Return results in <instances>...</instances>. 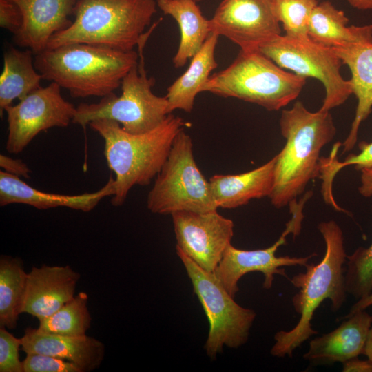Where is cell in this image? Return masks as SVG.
Listing matches in <instances>:
<instances>
[{
    "label": "cell",
    "instance_id": "52a82bcc",
    "mask_svg": "<svg viewBox=\"0 0 372 372\" xmlns=\"http://www.w3.org/2000/svg\"><path fill=\"white\" fill-rule=\"evenodd\" d=\"M154 28L145 32L138 43V61L123 79L121 94L117 96L112 92L96 103H81L72 123L85 129L92 121L110 119L127 132L141 134L156 127L171 114L166 96L153 93L155 79L148 77L144 69L143 49Z\"/></svg>",
    "mask_w": 372,
    "mask_h": 372
},
{
    "label": "cell",
    "instance_id": "f546056e",
    "mask_svg": "<svg viewBox=\"0 0 372 372\" xmlns=\"http://www.w3.org/2000/svg\"><path fill=\"white\" fill-rule=\"evenodd\" d=\"M318 0H272L274 14L285 35L296 38L309 37L308 25Z\"/></svg>",
    "mask_w": 372,
    "mask_h": 372
},
{
    "label": "cell",
    "instance_id": "83f0119b",
    "mask_svg": "<svg viewBox=\"0 0 372 372\" xmlns=\"http://www.w3.org/2000/svg\"><path fill=\"white\" fill-rule=\"evenodd\" d=\"M358 147L360 150L359 154H350L344 161H340L338 152L340 144L337 142L328 157H320L319 178L322 180V194L324 200L331 201L334 198L332 192L333 181L342 168L353 165L355 169L361 171L372 167V142L361 141Z\"/></svg>",
    "mask_w": 372,
    "mask_h": 372
},
{
    "label": "cell",
    "instance_id": "2e32d148",
    "mask_svg": "<svg viewBox=\"0 0 372 372\" xmlns=\"http://www.w3.org/2000/svg\"><path fill=\"white\" fill-rule=\"evenodd\" d=\"M80 277L69 265L33 267L28 273L21 314L39 321L52 315L75 296Z\"/></svg>",
    "mask_w": 372,
    "mask_h": 372
},
{
    "label": "cell",
    "instance_id": "4dcf8cb0",
    "mask_svg": "<svg viewBox=\"0 0 372 372\" xmlns=\"http://www.w3.org/2000/svg\"><path fill=\"white\" fill-rule=\"evenodd\" d=\"M21 338H16L0 327V372H23V361L19 359Z\"/></svg>",
    "mask_w": 372,
    "mask_h": 372
},
{
    "label": "cell",
    "instance_id": "ac0fdd59",
    "mask_svg": "<svg viewBox=\"0 0 372 372\" xmlns=\"http://www.w3.org/2000/svg\"><path fill=\"white\" fill-rule=\"evenodd\" d=\"M115 181L110 176L99 190L78 195L48 193L38 190L23 181L19 176L0 171V205L25 204L38 209L59 207L88 212L105 197L114 196Z\"/></svg>",
    "mask_w": 372,
    "mask_h": 372
},
{
    "label": "cell",
    "instance_id": "6da1fadb",
    "mask_svg": "<svg viewBox=\"0 0 372 372\" xmlns=\"http://www.w3.org/2000/svg\"><path fill=\"white\" fill-rule=\"evenodd\" d=\"M279 125L285 144L276 154L269 196L277 209L297 200L308 183L319 177L320 152L336 134L329 111L310 112L300 101L282 111Z\"/></svg>",
    "mask_w": 372,
    "mask_h": 372
},
{
    "label": "cell",
    "instance_id": "d4e9b609",
    "mask_svg": "<svg viewBox=\"0 0 372 372\" xmlns=\"http://www.w3.org/2000/svg\"><path fill=\"white\" fill-rule=\"evenodd\" d=\"M33 52L8 47L3 53V68L0 76V114L15 99L21 100L41 87L43 79L34 66Z\"/></svg>",
    "mask_w": 372,
    "mask_h": 372
},
{
    "label": "cell",
    "instance_id": "8fae6325",
    "mask_svg": "<svg viewBox=\"0 0 372 372\" xmlns=\"http://www.w3.org/2000/svg\"><path fill=\"white\" fill-rule=\"evenodd\" d=\"M61 88L52 82L5 110L8 122L6 148L9 153H21L40 132L55 127H65L72 122L76 107L63 98Z\"/></svg>",
    "mask_w": 372,
    "mask_h": 372
},
{
    "label": "cell",
    "instance_id": "277c9868",
    "mask_svg": "<svg viewBox=\"0 0 372 372\" xmlns=\"http://www.w3.org/2000/svg\"><path fill=\"white\" fill-rule=\"evenodd\" d=\"M138 61V52L71 43L35 54L34 66L44 80L66 89L73 98L103 97L121 85Z\"/></svg>",
    "mask_w": 372,
    "mask_h": 372
},
{
    "label": "cell",
    "instance_id": "d6986e66",
    "mask_svg": "<svg viewBox=\"0 0 372 372\" xmlns=\"http://www.w3.org/2000/svg\"><path fill=\"white\" fill-rule=\"evenodd\" d=\"M21 340V349L25 353H41L68 360L82 372L98 369L105 355L104 344L87 335H63L47 333L38 327H28Z\"/></svg>",
    "mask_w": 372,
    "mask_h": 372
},
{
    "label": "cell",
    "instance_id": "4fadbf2b",
    "mask_svg": "<svg viewBox=\"0 0 372 372\" xmlns=\"http://www.w3.org/2000/svg\"><path fill=\"white\" fill-rule=\"evenodd\" d=\"M211 31L225 37L241 50H258L281 34L272 0H223L210 19Z\"/></svg>",
    "mask_w": 372,
    "mask_h": 372
},
{
    "label": "cell",
    "instance_id": "603a6c76",
    "mask_svg": "<svg viewBox=\"0 0 372 372\" xmlns=\"http://www.w3.org/2000/svg\"><path fill=\"white\" fill-rule=\"evenodd\" d=\"M218 36L211 34L200 50L190 59L187 69L167 88L165 95L169 111L191 112L196 96L202 92L211 72L218 67L215 50Z\"/></svg>",
    "mask_w": 372,
    "mask_h": 372
},
{
    "label": "cell",
    "instance_id": "9a60e30c",
    "mask_svg": "<svg viewBox=\"0 0 372 372\" xmlns=\"http://www.w3.org/2000/svg\"><path fill=\"white\" fill-rule=\"evenodd\" d=\"M20 8L22 23L13 35L14 43L37 54L48 47L51 38L72 23L77 0H12Z\"/></svg>",
    "mask_w": 372,
    "mask_h": 372
},
{
    "label": "cell",
    "instance_id": "f35d334b",
    "mask_svg": "<svg viewBox=\"0 0 372 372\" xmlns=\"http://www.w3.org/2000/svg\"><path fill=\"white\" fill-rule=\"evenodd\" d=\"M362 354L365 355L369 360L372 361V326L369 331Z\"/></svg>",
    "mask_w": 372,
    "mask_h": 372
},
{
    "label": "cell",
    "instance_id": "cb8c5ba5",
    "mask_svg": "<svg viewBox=\"0 0 372 372\" xmlns=\"http://www.w3.org/2000/svg\"><path fill=\"white\" fill-rule=\"evenodd\" d=\"M348 23L349 19L342 10L324 1L314 8L307 34L314 41L331 48L372 39V25L348 26Z\"/></svg>",
    "mask_w": 372,
    "mask_h": 372
},
{
    "label": "cell",
    "instance_id": "1f68e13d",
    "mask_svg": "<svg viewBox=\"0 0 372 372\" xmlns=\"http://www.w3.org/2000/svg\"><path fill=\"white\" fill-rule=\"evenodd\" d=\"M23 372H82L75 364L54 356L30 353L23 360Z\"/></svg>",
    "mask_w": 372,
    "mask_h": 372
},
{
    "label": "cell",
    "instance_id": "44dd1931",
    "mask_svg": "<svg viewBox=\"0 0 372 372\" xmlns=\"http://www.w3.org/2000/svg\"><path fill=\"white\" fill-rule=\"evenodd\" d=\"M276 155L266 163L239 174H215L209 180L218 208L234 209L252 199L269 196L273 184Z\"/></svg>",
    "mask_w": 372,
    "mask_h": 372
},
{
    "label": "cell",
    "instance_id": "30bf717a",
    "mask_svg": "<svg viewBox=\"0 0 372 372\" xmlns=\"http://www.w3.org/2000/svg\"><path fill=\"white\" fill-rule=\"evenodd\" d=\"M258 50L285 70L306 79L319 80L325 89L321 110L330 111L343 104L353 94L350 80H345L341 74L343 63L333 48L309 37L279 34L262 44Z\"/></svg>",
    "mask_w": 372,
    "mask_h": 372
},
{
    "label": "cell",
    "instance_id": "484cf974",
    "mask_svg": "<svg viewBox=\"0 0 372 372\" xmlns=\"http://www.w3.org/2000/svg\"><path fill=\"white\" fill-rule=\"evenodd\" d=\"M28 273L19 258L1 256L0 258V327L9 329L17 326L21 314Z\"/></svg>",
    "mask_w": 372,
    "mask_h": 372
},
{
    "label": "cell",
    "instance_id": "d590c367",
    "mask_svg": "<svg viewBox=\"0 0 372 372\" xmlns=\"http://www.w3.org/2000/svg\"><path fill=\"white\" fill-rule=\"evenodd\" d=\"M361 172L359 193L364 197H372V167L363 169Z\"/></svg>",
    "mask_w": 372,
    "mask_h": 372
},
{
    "label": "cell",
    "instance_id": "5b68a950",
    "mask_svg": "<svg viewBox=\"0 0 372 372\" xmlns=\"http://www.w3.org/2000/svg\"><path fill=\"white\" fill-rule=\"evenodd\" d=\"M155 0H77L74 19L47 48L85 43L129 52L138 45L156 12Z\"/></svg>",
    "mask_w": 372,
    "mask_h": 372
},
{
    "label": "cell",
    "instance_id": "836d02e7",
    "mask_svg": "<svg viewBox=\"0 0 372 372\" xmlns=\"http://www.w3.org/2000/svg\"><path fill=\"white\" fill-rule=\"evenodd\" d=\"M0 166L3 171L17 176L30 178V169L20 159H14L3 154L0 155Z\"/></svg>",
    "mask_w": 372,
    "mask_h": 372
},
{
    "label": "cell",
    "instance_id": "7c38bea8",
    "mask_svg": "<svg viewBox=\"0 0 372 372\" xmlns=\"http://www.w3.org/2000/svg\"><path fill=\"white\" fill-rule=\"evenodd\" d=\"M172 215L176 248L204 270L213 272L234 236V222L218 210Z\"/></svg>",
    "mask_w": 372,
    "mask_h": 372
},
{
    "label": "cell",
    "instance_id": "ffe728a7",
    "mask_svg": "<svg viewBox=\"0 0 372 372\" xmlns=\"http://www.w3.org/2000/svg\"><path fill=\"white\" fill-rule=\"evenodd\" d=\"M333 48L351 71L349 80L358 100L349 133L341 144L344 154L354 148L360 125L372 111V39Z\"/></svg>",
    "mask_w": 372,
    "mask_h": 372
},
{
    "label": "cell",
    "instance_id": "8d00e7d4",
    "mask_svg": "<svg viewBox=\"0 0 372 372\" xmlns=\"http://www.w3.org/2000/svg\"><path fill=\"white\" fill-rule=\"evenodd\" d=\"M372 305V293L364 298H361L354 304L350 309L349 313L344 317L349 316L358 310L365 309Z\"/></svg>",
    "mask_w": 372,
    "mask_h": 372
},
{
    "label": "cell",
    "instance_id": "d6a6232c",
    "mask_svg": "<svg viewBox=\"0 0 372 372\" xmlns=\"http://www.w3.org/2000/svg\"><path fill=\"white\" fill-rule=\"evenodd\" d=\"M21 23L22 14L17 3L12 0H0V26L14 35Z\"/></svg>",
    "mask_w": 372,
    "mask_h": 372
},
{
    "label": "cell",
    "instance_id": "5bb4252c",
    "mask_svg": "<svg viewBox=\"0 0 372 372\" xmlns=\"http://www.w3.org/2000/svg\"><path fill=\"white\" fill-rule=\"evenodd\" d=\"M289 234L294 237L300 234L296 226L290 220L286 224V228L278 240L267 248L243 250L230 244L213 271L214 274L233 298L239 290V280L249 272H261L265 276L262 286L267 289L272 287L275 275L289 279L283 267H305L310 259L317 256L316 253L304 257L276 256L278 248L285 244L286 237Z\"/></svg>",
    "mask_w": 372,
    "mask_h": 372
},
{
    "label": "cell",
    "instance_id": "ab89813d",
    "mask_svg": "<svg viewBox=\"0 0 372 372\" xmlns=\"http://www.w3.org/2000/svg\"><path fill=\"white\" fill-rule=\"evenodd\" d=\"M194 1H196L198 3V2L200 1L201 0H194Z\"/></svg>",
    "mask_w": 372,
    "mask_h": 372
},
{
    "label": "cell",
    "instance_id": "7402d4cb",
    "mask_svg": "<svg viewBox=\"0 0 372 372\" xmlns=\"http://www.w3.org/2000/svg\"><path fill=\"white\" fill-rule=\"evenodd\" d=\"M156 3L178 23L180 38L173 64L176 68L183 67L212 34L210 19L203 16L194 0H157Z\"/></svg>",
    "mask_w": 372,
    "mask_h": 372
},
{
    "label": "cell",
    "instance_id": "3957f363",
    "mask_svg": "<svg viewBox=\"0 0 372 372\" xmlns=\"http://www.w3.org/2000/svg\"><path fill=\"white\" fill-rule=\"evenodd\" d=\"M185 125L172 113L156 127L141 134H132L116 121L98 119L89 125L104 140V156L115 174V193L111 203L123 205L135 185L146 186L156 178L165 163L173 141Z\"/></svg>",
    "mask_w": 372,
    "mask_h": 372
},
{
    "label": "cell",
    "instance_id": "f1b7e54d",
    "mask_svg": "<svg viewBox=\"0 0 372 372\" xmlns=\"http://www.w3.org/2000/svg\"><path fill=\"white\" fill-rule=\"evenodd\" d=\"M344 272L347 293L355 299L364 298L372 292V242L368 247H358L347 256Z\"/></svg>",
    "mask_w": 372,
    "mask_h": 372
},
{
    "label": "cell",
    "instance_id": "e0dca14e",
    "mask_svg": "<svg viewBox=\"0 0 372 372\" xmlns=\"http://www.w3.org/2000/svg\"><path fill=\"white\" fill-rule=\"evenodd\" d=\"M340 319L344 320L338 327L309 342L303 358L311 366L343 363L363 353L372 316L362 309Z\"/></svg>",
    "mask_w": 372,
    "mask_h": 372
},
{
    "label": "cell",
    "instance_id": "7a4b0ae2",
    "mask_svg": "<svg viewBox=\"0 0 372 372\" xmlns=\"http://www.w3.org/2000/svg\"><path fill=\"white\" fill-rule=\"evenodd\" d=\"M318 229L324 243L325 252L317 264H308L304 272L290 279L299 289L292 298L295 311L300 314L299 321L289 331H279L274 335L275 343L270 353L278 358L293 357V353L318 331L312 328L311 320L316 310L328 299L333 311H339L346 300L344 263L347 254L343 232L333 220L323 221Z\"/></svg>",
    "mask_w": 372,
    "mask_h": 372
},
{
    "label": "cell",
    "instance_id": "4316f807",
    "mask_svg": "<svg viewBox=\"0 0 372 372\" xmlns=\"http://www.w3.org/2000/svg\"><path fill=\"white\" fill-rule=\"evenodd\" d=\"M88 296L80 292L52 315L39 320L38 328L47 333L69 336L86 335L92 322Z\"/></svg>",
    "mask_w": 372,
    "mask_h": 372
},
{
    "label": "cell",
    "instance_id": "ba28073f",
    "mask_svg": "<svg viewBox=\"0 0 372 372\" xmlns=\"http://www.w3.org/2000/svg\"><path fill=\"white\" fill-rule=\"evenodd\" d=\"M193 153L192 138L183 129L175 137L147 195V207L152 213L218 210L209 182L198 168Z\"/></svg>",
    "mask_w": 372,
    "mask_h": 372
},
{
    "label": "cell",
    "instance_id": "e575fe53",
    "mask_svg": "<svg viewBox=\"0 0 372 372\" xmlns=\"http://www.w3.org/2000/svg\"><path fill=\"white\" fill-rule=\"evenodd\" d=\"M342 364L344 372H372V361L369 359L361 360L355 357Z\"/></svg>",
    "mask_w": 372,
    "mask_h": 372
},
{
    "label": "cell",
    "instance_id": "74e56055",
    "mask_svg": "<svg viewBox=\"0 0 372 372\" xmlns=\"http://www.w3.org/2000/svg\"><path fill=\"white\" fill-rule=\"evenodd\" d=\"M349 4L359 10H372V0H347Z\"/></svg>",
    "mask_w": 372,
    "mask_h": 372
},
{
    "label": "cell",
    "instance_id": "9c48e42d",
    "mask_svg": "<svg viewBox=\"0 0 372 372\" xmlns=\"http://www.w3.org/2000/svg\"><path fill=\"white\" fill-rule=\"evenodd\" d=\"M176 250L209 321L207 355L215 359L225 346L236 349L245 344L256 312L239 305L213 272L204 270L180 249Z\"/></svg>",
    "mask_w": 372,
    "mask_h": 372
},
{
    "label": "cell",
    "instance_id": "8992f818",
    "mask_svg": "<svg viewBox=\"0 0 372 372\" xmlns=\"http://www.w3.org/2000/svg\"><path fill=\"white\" fill-rule=\"evenodd\" d=\"M305 83V77L286 71L258 50H240L227 68L211 75L202 92L277 111L296 99Z\"/></svg>",
    "mask_w": 372,
    "mask_h": 372
}]
</instances>
